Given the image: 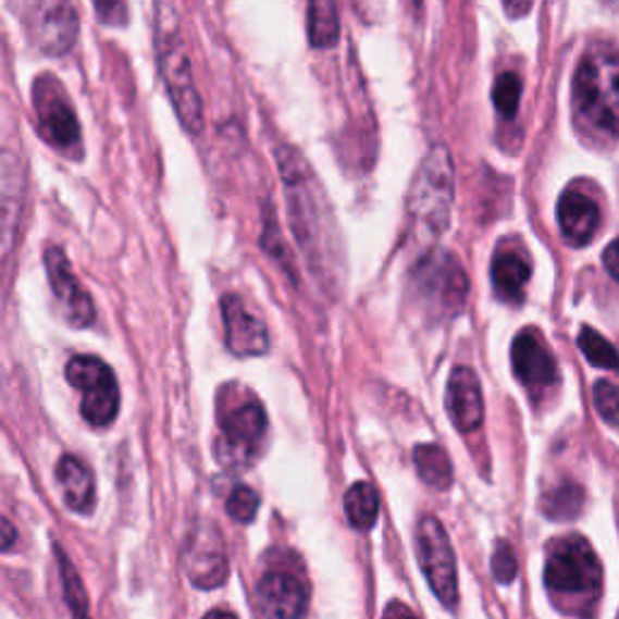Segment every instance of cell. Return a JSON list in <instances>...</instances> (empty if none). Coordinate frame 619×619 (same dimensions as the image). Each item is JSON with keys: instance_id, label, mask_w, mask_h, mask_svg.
I'll return each mask as SVG.
<instances>
[{"instance_id": "23", "label": "cell", "mask_w": 619, "mask_h": 619, "mask_svg": "<svg viewBox=\"0 0 619 619\" xmlns=\"http://www.w3.org/2000/svg\"><path fill=\"white\" fill-rule=\"evenodd\" d=\"M308 37L318 49L334 47L339 39V13L334 3H312L308 8Z\"/></svg>"}, {"instance_id": "33", "label": "cell", "mask_w": 619, "mask_h": 619, "mask_svg": "<svg viewBox=\"0 0 619 619\" xmlns=\"http://www.w3.org/2000/svg\"><path fill=\"white\" fill-rule=\"evenodd\" d=\"M13 540H15V530L13 525H10V520H3V549L8 552L10 545H13Z\"/></svg>"}, {"instance_id": "34", "label": "cell", "mask_w": 619, "mask_h": 619, "mask_svg": "<svg viewBox=\"0 0 619 619\" xmlns=\"http://www.w3.org/2000/svg\"><path fill=\"white\" fill-rule=\"evenodd\" d=\"M530 10V3H523V5H510V3H506V13L508 15H523V13H528Z\"/></svg>"}, {"instance_id": "25", "label": "cell", "mask_w": 619, "mask_h": 619, "mask_svg": "<svg viewBox=\"0 0 619 619\" xmlns=\"http://www.w3.org/2000/svg\"><path fill=\"white\" fill-rule=\"evenodd\" d=\"M579 346H581L583 356L589 358L593 366L605 368V371H617L619 373V354L603 334H597L591 327H583L579 334Z\"/></svg>"}, {"instance_id": "20", "label": "cell", "mask_w": 619, "mask_h": 619, "mask_svg": "<svg viewBox=\"0 0 619 619\" xmlns=\"http://www.w3.org/2000/svg\"><path fill=\"white\" fill-rule=\"evenodd\" d=\"M530 281V262L518 252H496L492 262V284L496 296L506 302L523 300V288Z\"/></svg>"}, {"instance_id": "6", "label": "cell", "mask_w": 619, "mask_h": 619, "mask_svg": "<svg viewBox=\"0 0 619 619\" xmlns=\"http://www.w3.org/2000/svg\"><path fill=\"white\" fill-rule=\"evenodd\" d=\"M69 383L81 389V414L95 429H104L119 414V385L102 358L73 356L66 366Z\"/></svg>"}, {"instance_id": "12", "label": "cell", "mask_w": 619, "mask_h": 619, "mask_svg": "<svg viewBox=\"0 0 619 619\" xmlns=\"http://www.w3.org/2000/svg\"><path fill=\"white\" fill-rule=\"evenodd\" d=\"M45 267L49 286L53 290V298L59 302L63 320L75 330L90 327L95 320L92 298L88 296V290L81 286V281L75 278L66 252H63L61 247H49L45 255Z\"/></svg>"}, {"instance_id": "35", "label": "cell", "mask_w": 619, "mask_h": 619, "mask_svg": "<svg viewBox=\"0 0 619 619\" xmlns=\"http://www.w3.org/2000/svg\"><path fill=\"white\" fill-rule=\"evenodd\" d=\"M203 619H237V615H233L231 610H213L206 615Z\"/></svg>"}, {"instance_id": "27", "label": "cell", "mask_w": 619, "mask_h": 619, "mask_svg": "<svg viewBox=\"0 0 619 619\" xmlns=\"http://www.w3.org/2000/svg\"><path fill=\"white\" fill-rule=\"evenodd\" d=\"M225 508H227V516L237 520V523H243V525L252 523L259 510V494L249 486H235L233 494L227 496Z\"/></svg>"}, {"instance_id": "22", "label": "cell", "mask_w": 619, "mask_h": 619, "mask_svg": "<svg viewBox=\"0 0 619 619\" xmlns=\"http://www.w3.org/2000/svg\"><path fill=\"white\" fill-rule=\"evenodd\" d=\"M344 510L356 530H371L380 513V496L371 482H356L344 496Z\"/></svg>"}, {"instance_id": "28", "label": "cell", "mask_w": 619, "mask_h": 619, "mask_svg": "<svg viewBox=\"0 0 619 619\" xmlns=\"http://www.w3.org/2000/svg\"><path fill=\"white\" fill-rule=\"evenodd\" d=\"M595 409L610 426H619V387L607 383V380H597L593 387Z\"/></svg>"}, {"instance_id": "16", "label": "cell", "mask_w": 619, "mask_h": 619, "mask_svg": "<svg viewBox=\"0 0 619 619\" xmlns=\"http://www.w3.org/2000/svg\"><path fill=\"white\" fill-rule=\"evenodd\" d=\"M448 414L462 433H472L484 421V399L480 377L470 366H458L448 380Z\"/></svg>"}, {"instance_id": "7", "label": "cell", "mask_w": 619, "mask_h": 619, "mask_svg": "<svg viewBox=\"0 0 619 619\" xmlns=\"http://www.w3.org/2000/svg\"><path fill=\"white\" fill-rule=\"evenodd\" d=\"M603 567L583 537L554 542L545 567V583L554 593H595L601 589Z\"/></svg>"}, {"instance_id": "31", "label": "cell", "mask_w": 619, "mask_h": 619, "mask_svg": "<svg viewBox=\"0 0 619 619\" xmlns=\"http://www.w3.org/2000/svg\"><path fill=\"white\" fill-rule=\"evenodd\" d=\"M603 264L607 271H610V276L619 281V237L615 243L607 245L605 255H603Z\"/></svg>"}, {"instance_id": "32", "label": "cell", "mask_w": 619, "mask_h": 619, "mask_svg": "<svg viewBox=\"0 0 619 619\" xmlns=\"http://www.w3.org/2000/svg\"><path fill=\"white\" fill-rule=\"evenodd\" d=\"M383 619H419L414 612L409 610L407 605H401V603H393L385 610V617Z\"/></svg>"}, {"instance_id": "19", "label": "cell", "mask_w": 619, "mask_h": 619, "mask_svg": "<svg viewBox=\"0 0 619 619\" xmlns=\"http://www.w3.org/2000/svg\"><path fill=\"white\" fill-rule=\"evenodd\" d=\"M57 480L61 486L63 502L75 513L88 516L95 508V480L88 465L75 458V455H63L57 465Z\"/></svg>"}, {"instance_id": "11", "label": "cell", "mask_w": 619, "mask_h": 619, "mask_svg": "<svg viewBox=\"0 0 619 619\" xmlns=\"http://www.w3.org/2000/svg\"><path fill=\"white\" fill-rule=\"evenodd\" d=\"M23 20L32 47L53 57L66 53L75 45L81 29L75 8L71 3H53V0L23 5Z\"/></svg>"}, {"instance_id": "2", "label": "cell", "mask_w": 619, "mask_h": 619, "mask_svg": "<svg viewBox=\"0 0 619 619\" xmlns=\"http://www.w3.org/2000/svg\"><path fill=\"white\" fill-rule=\"evenodd\" d=\"M453 158L445 146H433L417 170L407 197L409 233L433 245L450 223L453 209Z\"/></svg>"}, {"instance_id": "21", "label": "cell", "mask_w": 619, "mask_h": 619, "mask_svg": "<svg viewBox=\"0 0 619 619\" xmlns=\"http://www.w3.org/2000/svg\"><path fill=\"white\" fill-rule=\"evenodd\" d=\"M414 467L423 484L445 492L453 484V465L448 453L436 443H421L414 448Z\"/></svg>"}, {"instance_id": "9", "label": "cell", "mask_w": 619, "mask_h": 619, "mask_svg": "<svg viewBox=\"0 0 619 619\" xmlns=\"http://www.w3.org/2000/svg\"><path fill=\"white\" fill-rule=\"evenodd\" d=\"M32 92H35L39 136L71 158H81V124L66 92H63V85L53 75L45 73L35 81Z\"/></svg>"}, {"instance_id": "17", "label": "cell", "mask_w": 619, "mask_h": 619, "mask_svg": "<svg viewBox=\"0 0 619 619\" xmlns=\"http://www.w3.org/2000/svg\"><path fill=\"white\" fill-rule=\"evenodd\" d=\"M510 361L518 380L530 389L547 387L557 380V363L554 356L547 351L535 332H523L516 336L513 349H510Z\"/></svg>"}, {"instance_id": "1", "label": "cell", "mask_w": 619, "mask_h": 619, "mask_svg": "<svg viewBox=\"0 0 619 619\" xmlns=\"http://www.w3.org/2000/svg\"><path fill=\"white\" fill-rule=\"evenodd\" d=\"M276 160L286 189L293 235L310 259L314 274L322 281H332V276L342 271V245L332 206L314 172L296 148L278 146Z\"/></svg>"}, {"instance_id": "14", "label": "cell", "mask_w": 619, "mask_h": 619, "mask_svg": "<svg viewBox=\"0 0 619 619\" xmlns=\"http://www.w3.org/2000/svg\"><path fill=\"white\" fill-rule=\"evenodd\" d=\"M225 344L235 356H262L269 351L267 324L245 306V300L235 293H227L221 300Z\"/></svg>"}, {"instance_id": "10", "label": "cell", "mask_w": 619, "mask_h": 619, "mask_svg": "<svg viewBox=\"0 0 619 619\" xmlns=\"http://www.w3.org/2000/svg\"><path fill=\"white\" fill-rule=\"evenodd\" d=\"M470 281L458 259L450 255H426L417 269V290L426 310L438 314H458L467 300Z\"/></svg>"}, {"instance_id": "4", "label": "cell", "mask_w": 619, "mask_h": 619, "mask_svg": "<svg viewBox=\"0 0 619 619\" xmlns=\"http://www.w3.org/2000/svg\"><path fill=\"white\" fill-rule=\"evenodd\" d=\"M172 20L177 17H170V23L160 17L158 25V61H160L162 83H165L170 100L175 104L179 124L187 128L189 134H201L203 104L197 92V85H194L191 63L187 51H184L179 27L177 23H172Z\"/></svg>"}, {"instance_id": "24", "label": "cell", "mask_w": 619, "mask_h": 619, "mask_svg": "<svg viewBox=\"0 0 619 619\" xmlns=\"http://www.w3.org/2000/svg\"><path fill=\"white\" fill-rule=\"evenodd\" d=\"M583 508V488L573 482H564L561 486L542 498V510L552 520H569L581 513Z\"/></svg>"}, {"instance_id": "18", "label": "cell", "mask_w": 619, "mask_h": 619, "mask_svg": "<svg viewBox=\"0 0 619 619\" xmlns=\"http://www.w3.org/2000/svg\"><path fill=\"white\" fill-rule=\"evenodd\" d=\"M557 221L561 235L573 247H583L591 243L597 225H601V209L597 203L581 191H567L557 206Z\"/></svg>"}, {"instance_id": "30", "label": "cell", "mask_w": 619, "mask_h": 619, "mask_svg": "<svg viewBox=\"0 0 619 619\" xmlns=\"http://www.w3.org/2000/svg\"><path fill=\"white\" fill-rule=\"evenodd\" d=\"M95 13L100 15L104 25H124L126 5L124 3H95Z\"/></svg>"}, {"instance_id": "3", "label": "cell", "mask_w": 619, "mask_h": 619, "mask_svg": "<svg viewBox=\"0 0 619 619\" xmlns=\"http://www.w3.org/2000/svg\"><path fill=\"white\" fill-rule=\"evenodd\" d=\"M575 112L607 134L619 136V51L595 47L585 53L573 78Z\"/></svg>"}, {"instance_id": "15", "label": "cell", "mask_w": 619, "mask_h": 619, "mask_svg": "<svg viewBox=\"0 0 619 619\" xmlns=\"http://www.w3.org/2000/svg\"><path fill=\"white\" fill-rule=\"evenodd\" d=\"M308 601V585L290 571H269L257 585V603L269 619H300Z\"/></svg>"}, {"instance_id": "26", "label": "cell", "mask_w": 619, "mask_h": 619, "mask_svg": "<svg viewBox=\"0 0 619 619\" xmlns=\"http://www.w3.org/2000/svg\"><path fill=\"white\" fill-rule=\"evenodd\" d=\"M520 92H523V83L516 73H502L494 83V107L498 110V114L506 116V119H513L518 112V104H520Z\"/></svg>"}, {"instance_id": "13", "label": "cell", "mask_w": 619, "mask_h": 619, "mask_svg": "<svg viewBox=\"0 0 619 619\" xmlns=\"http://www.w3.org/2000/svg\"><path fill=\"white\" fill-rule=\"evenodd\" d=\"M184 567H187L189 581L197 589H215L227 581V557L223 549V540L215 528H197L191 532L184 552Z\"/></svg>"}, {"instance_id": "29", "label": "cell", "mask_w": 619, "mask_h": 619, "mask_svg": "<svg viewBox=\"0 0 619 619\" xmlns=\"http://www.w3.org/2000/svg\"><path fill=\"white\" fill-rule=\"evenodd\" d=\"M492 571H494V579L498 583H510V581L516 579L518 561H516L513 547H510L508 542H498V545H496L494 559H492Z\"/></svg>"}, {"instance_id": "5", "label": "cell", "mask_w": 619, "mask_h": 619, "mask_svg": "<svg viewBox=\"0 0 619 619\" xmlns=\"http://www.w3.org/2000/svg\"><path fill=\"white\" fill-rule=\"evenodd\" d=\"M269 431V419L259 399L245 397L231 407H221V436L215 441V458L227 470H247L252 465Z\"/></svg>"}, {"instance_id": "8", "label": "cell", "mask_w": 619, "mask_h": 619, "mask_svg": "<svg viewBox=\"0 0 619 619\" xmlns=\"http://www.w3.org/2000/svg\"><path fill=\"white\" fill-rule=\"evenodd\" d=\"M417 554L431 591L445 607L458 605V561L450 537L436 516H423L417 525Z\"/></svg>"}]
</instances>
